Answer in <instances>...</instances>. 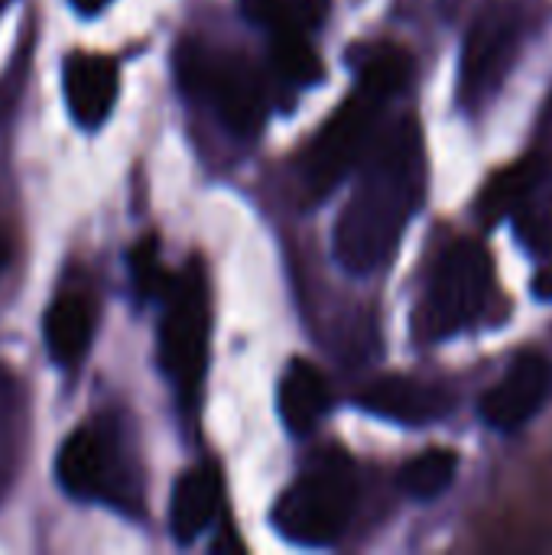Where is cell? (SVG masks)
Masks as SVG:
<instances>
[{
	"mask_svg": "<svg viewBox=\"0 0 552 555\" xmlns=\"http://www.w3.org/2000/svg\"><path fill=\"white\" fill-rule=\"evenodd\" d=\"M423 198V133L416 120L394 124L368 153L348 205L335 224V257L355 273L381 270L397 244L410 215Z\"/></svg>",
	"mask_w": 552,
	"mask_h": 555,
	"instance_id": "obj_1",
	"label": "cell"
},
{
	"mask_svg": "<svg viewBox=\"0 0 552 555\" xmlns=\"http://www.w3.org/2000/svg\"><path fill=\"white\" fill-rule=\"evenodd\" d=\"M355 504L358 472L345 452H329L277 501L273 524L290 543L332 546L342 540Z\"/></svg>",
	"mask_w": 552,
	"mask_h": 555,
	"instance_id": "obj_2",
	"label": "cell"
},
{
	"mask_svg": "<svg viewBox=\"0 0 552 555\" xmlns=\"http://www.w3.org/2000/svg\"><path fill=\"white\" fill-rule=\"evenodd\" d=\"M159 299V364L182 397H195L208 367L211 338V296L202 260H192L182 273L169 276Z\"/></svg>",
	"mask_w": 552,
	"mask_h": 555,
	"instance_id": "obj_3",
	"label": "cell"
},
{
	"mask_svg": "<svg viewBox=\"0 0 552 555\" xmlns=\"http://www.w3.org/2000/svg\"><path fill=\"white\" fill-rule=\"evenodd\" d=\"M179 78L192 98L215 107L218 120L234 137H257L267 120V98L260 75L238 52L185 46L179 55Z\"/></svg>",
	"mask_w": 552,
	"mask_h": 555,
	"instance_id": "obj_4",
	"label": "cell"
},
{
	"mask_svg": "<svg viewBox=\"0 0 552 555\" xmlns=\"http://www.w3.org/2000/svg\"><path fill=\"white\" fill-rule=\"evenodd\" d=\"M491 289V260L482 244L455 241L436 263L426 309H423V332L426 338H446L475 322L488 302Z\"/></svg>",
	"mask_w": 552,
	"mask_h": 555,
	"instance_id": "obj_5",
	"label": "cell"
},
{
	"mask_svg": "<svg viewBox=\"0 0 552 555\" xmlns=\"http://www.w3.org/2000/svg\"><path fill=\"white\" fill-rule=\"evenodd\" d=\"M384 101L355 88V94L332 114V120L319 130L309 159H306V185L312 198H325L364 156L374 120Z\"/></svg>",
	"mask_w": 552,
	"mask_h": 555,
	"instance_id": "obj_6",
	"label": "cell"
},
{
	"mask_svg": "<svg viewBox=\"0 0 552 555\" xmlns=\"http://www.w3.org/2000/svg\"><path fill=\"white\" fill-rule=\"evenodd\" d=\"M550 393L552 364L537 351H524L521 358H514V364L508 367L501 384H495L482 397V416L488 426L511 433V429H521L524 423H530L547 406Z\"/></svg>",
	"mask_w": 552,
	"mask_h": 555,
	"instance_id": "obj_7",
	"label": "cell"
},
{
	"mask_svg": "<svg viewBox=\"0 0 552 555\" xmlns=\"http://www.w3.org/2000/svg\"><path fill=\"white\" fill-rule=\"evenodd\" d=\"M55 478L75 501H104L114 494L117 459L98 426H78L55 455Z\"/></svg>",
	"mask_w": 552,
	"mask_h": 555,
	"instance_id": "obj_8",
	"label": "cell"
},
{
	"mask_svg": "<svg viewBox=\"0 0 552 555\" xmlns=\"http://www.w3.org/2000/svg\"><path fill=\"white\" fill-rule=\"evenodd\" d=\"M62 91L72 120L85 130H98L114 111L120 91V68L107 55L72 52L62 68Z\"/></svg>",
	"mask_w": 552,
	"mask_h": 555,
	"instance_id": "obj_9",
	"label": "cell"
},
{
	"mask_svg": "<svg viewBox=\"0 0 552 555\" xmlns=\"http://www.w3.org/2000/svg\"><path fill=\"white\" fill-rule=\"evenodd\" d=\"M514 42H517V29L511 16L488 13L475 23L462 55V94L468 104L485 101V94L501 85L514 59Z\"/></svg>",
	"mask_w": 552,
	"mask_h": 555,
	"instance_id": "obj_10",
	"label": "cell"
},
{
	"mask_svg": "<svg viewBox=\"0 0 552 555\" xmlns=\"http://www.w3.org/2000/svg\"><path fill=\"white\" fill-rule=\"evenodd\" d=\"M98 328V306L94 296L81 286L62 289L49 309H46V322H42V335H46V348L49 358L72 371L88 358L91 338Z\"/></svg>",
	"mask_w": 552,
	"mask_h": 555,
	"instance_id": "obj_11",
	"label": "cell"
},
{
	"mask_svg": "<svg viewBox=\"0 0 552 555\" xmlns=\"http://www.w3.org/2000/svg\"><path fill=\"white\" fill-rule=\"evenodd\" d=\"M358 403L381 420L400 426H426L449 413L452 397L442 387L413 377H381L358 393Z\"/></svg>",
	"mask_w": 552,
	"mask_h": 555,
	"instance_id": "obj_12",
	"label": "cell"
},
{
	"mask_svg": "<svg viewBox=\"0 0 552 555\" xmlns=\"http://www.w3.org/2000/svg\"><path fill=\"white\" fill-rule=\"evenodd\" d=\"M332 410V387L325 374L306 361H290L283 380H280V416L293 436H306L319 426V420Z\"/></svg>",
	"mask_w": 552,
	"mask_h": 555,
	"instance_id": "obj_13",
	"label": "cell"
},
{
	"mask_svg": "<svg viewBox=\"0 0 552 555\" xmlns=\"http://www.w3.org/2000/svg\"><path fill=\"white\" fill-rule=\"evenodd\" d=\"M218 511V481L208 468H189L172 491L169 501V530L176 537V543L189 546L195 543L208 524L215 520Z\"/></svg>",
	"mask_w": 552,
	"mask_h": 555,
	"instance_id": "obj_14",
	"label": "cell"
},
{
	"mask_svg": "<svg viewBox=\"0 0 552 555\" xmlns=\"http://www.w3.org/2000/svg\"><path fill=\"white\" fill-rule=\"evenodd\" d=\"M547 176V156H527L501 172H495L488 179V185L482 189V198H478V211L488 224L514 215L543 182Z\"/></svg>",
	"mask_w": 552,
	"mask_h": 555,
	"instance_id": "obj_15",
	"label": "cell"
},
{
	"mask_svg": "<svg viewBox=\"0 0 552 555\" xmlns=\"http://www.w3.org/2000/svg\"><path fill=\"white\" fill-rule=\"evenodd\" d=\"M459 472V455L449 449H426L423 455L410 459L400 468V491L410 494L413 501H436L446 494L455 481Z\"/></svg>",
	"mask_w": 552,
	"mask_h": 555,
	"instance_id": "obj_16",
	"label": "cell"
},
{
	"mask_svg": "<svg viewBox=\"0 0 552 555\" xmlns=\"http://www.w3.org/2000/svg\"><path fill=\"white\" fill-rule=\"evenodd\" d=\"M270 59L277 75L293 88H309L322 78V59L303 29L270 33Z\"/></svg>",
	"mask_w": 552,
	"mask_h": 555,
	"instance_id": "obj_17",
	"label": "cell"
},
{
	"mask_svg": "<svg viewBox=\"0 0 552 555\" xmlns=\"http://www.w3.org/2000/svg\"><path fill=\"white\" fill-rule=\"evenodd\" d=\"M244 16L267 33L280 29H303L309 33L325 20L329 0H241Z\"/></svg>",
	"mask_w": 552,
	"mask_h": 555,
	"instance_id": "obj_18",
	"label": "cell"
},
{
	"mask_svg": "<svg viewBox=\"0 0 552 555\" xmlns=\"http://www.w3.org/2000/svg\"><path fill=\"white\" fill-rule=\"evenodd\" d=\"M407 78H410V52L400 46H377L361 65L358 88H364L368 94L387 104L407 85Z\"/></svg>",
	"mask_w": 552,
	"mask_h": 555,
	"instance_id": "obj_19",
	"label": "cell"
},
{
	"mask_svg": "<svg viewBox=\"0 0 552 555\" xmlns=\"http://www.w3.org/2000/svg\"><path fill=\"white\" fill-rule=\"evenodd\" d=\"M130 280L140 293V299H159L169 273L163 270V257H159V241L153 234L140 237L130 250Z\"/></svg>",
	"mask_w": 552,
	"mask_h": 555,
	"instance_id": "obj_20",
	"label": "cell"
},
{
	"mask_svg": "<svg viewBox=\"0 0 552 555\" xmlns=\"http://www.w3.org/2000/svg\"><path fill=\"white\" fill-rule=\"evenodd\" d=\"M107 3H111V0H72V7H75L78 13H85V16H94V13H101Z\"/></svg>",
	"mask_w": 552,
	"mask_h": 555,
	"instance_id": "obj_21",
	"label": "cell"
},
{
	"mask_svg": "<svg viewBox=\"0 0 552 555\" xmlns=\"http://www.w3.org/2000/svg\"><path fill=\"white\" fill-rule=\"evenodd\" d=\"M534 293L543 296V299H552V270H543V273L534 280Z\"/></svg>",
	"mask_w": 552,
	"mask_h": 555,
	"instance_id": "obj_22",
	"label": "cell"
},
{
	"mask_svg": "<svg viewBox=\"0 0 552 555\" xmlns=\"http://www.w3.org/2000/svg\"><path fill=\"white\" fill-rule=\"evenodd\" d=\"M7 257H10V244H7V237H3V231H0V273H3V267H7Z\"/></svg>",
	"mask_w": 552,
	"mask_h": 555,
	"instance_id": "obj_23",
	"label": "cell"
}]
</instances>
